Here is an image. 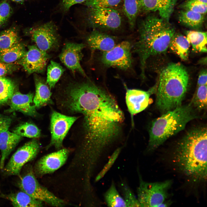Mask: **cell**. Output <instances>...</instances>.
I'll use <instances>...</instances> for the list:
<instances>
[{"instance_id":"cell-1","label":"cell","mask_w":207,"mask_h":207,"mask_svg":"<svg viewBox=\"0 0 207 207\" xmlns=\"http://www.w3.org/2000/svg\"><path fill=\"white\" fill-rule=\"evenodd\" d=\"M57 87L54 98L57 108L67 115H80L72 136L83 160L97 164L119 136L123 112L111 94L89 78L69 81Z\"/></svg>"},{"instance_id":"cell-2","label":"cell","mask_w":207,"mask_h":207,"mask_svg":"<svg viewBox=\"0 0 207 207\" xmlns=\"http://www.w3.org/2000/svg\"><path fill=\"white\" fill-rule=\"evenodd\" d=\"M207 128L194 127L177 143L171 160L177 170L195 183L207 179Z\"/></svg>"},{"instance_id":"cell-3","label":"cell","mask_w":207,"mask_h":207,"mask_svg":"<svg viewBox=\"0 0 207 207\" xmlns=\"http://www.w3.org/2000/svg\"><path fill=\"white\" fill-rule=\"evenodd\" d=\"M139 31V39L135 44L134 51L139 57L141 76L144 79L147 60L166 51L175 30L169 21L149 15L141 21Z\"/></svg>"},{"instance_id":"cell-4","label":"cell","mask_w":207,"mask_h":207,"mask_svg":"<svg viewBox=\"0 0 207 207\" xmlns=\"http://www.w3.org/2000/svg\"><path fill=\"white\" fill-rule=\"evenodd\" d=\"M189 75L179 63H171L162 70L156 90V104L163 114L181 105L189 85Z\"/></svg>"},{"instance_id":"cell-5","label":"cell","mask_w":207,"mask_h":207,"mask_svg":"<svg viewBox=\"0 0 207 207\" xmlns=\"http://www.w3.org/2000/svg\"><path fill=\"white\" fill-rule=\"evenodd\" d=\"M191 102L164 113L154 120L149 130L148 150H154L168 139L184 130L187 124L198 118Z\"/></svg>"},{"instance_id":"cell-6","label":"cell","mask_w":207,"mask_h":207,"mask_svg":"<svg viewBox=\"0 0 207 207\" xmlns=\"http://www.w3.org/2000/svg\"><path fill=\"white\" fill-rule=\"evenodd\" d=\"M87 7L81 17L82 24L85 26L112 30L121 26L122 17L116 9Z\"/></svg>"},{"instance_id":"cell-7","label":"cell","mask_w":207,"mask_h":207,"mask_svg":"<svg viewBox=\"0 0 207 207\" xmlns=\"http://www.w3.org/2000/svg\"><path fill=\"white\" fill-rule=\"evenodd\" d=\"M172 181L148 182L139 176V184L137 189V198L142 207H162L168 196V190Z\"/></svg>"},{"instance_id":"cell-8","label":"cell","mask_w":207,"mask_h":207,"mask_svg":"<svg viewBox=\"0 0 207 207\" xmlns=\"http://www.w3.org/2000/svg\"><path fill=\"white\" fill-rule=\"evenodd\" d=\"M18 185L21 191L33 198L51 206L59 207L65 204L63 200L57 197L39 183L32 168L21 177Z\"/></svg>"},{"instance_id":"cell-9","label":"cell","mask_w":207,"mask_h":207,"mask_svg":"<svg viewBox=\"0 0 207 207\" xmlns=\"http://www.w3.org/2000/svg\"><path fill=\"white\" fill-rule=\"evenodd\" d=\"M37 46L47 52L55 50L59 46L60 36L57 26L49 21L26 30Z\"/></svg>"},{"instance_id":"cell-10","label":"cell","mask_w":207,"mask_h":207,"mask_svg":"<svg viewBox=\"0 0 207 207\" xmlns=\"http://www.w3.org/2000/svg\"><path fill=\"white\" fill-rule=\"evenodd\" d=\"M40 148L39 141L33 139L18 149L4 166L3 170L8 175H18L23 166L34 159Z\"/></svg>"},{"instance_id":"cell-11","label":"cell","mask_w":207,"mask_h":207,"mask_svg":"<svg viewBox=\"0 0 207 207\" xmlns=\"http://www.w3.org/2000/svg\"><path fill=\"white\" fill-rule=\"evenodd\" d=\"M132 46L128 41H124L110 50L102 52L100 60L101 63L108 67H115L123 70L131 68L132 59Z\"/></svg>"},{"instance_id":"cell-12","label":"cell","mask_w":207,"mask_h":207,"mask_svg":"<svg viewBox=\"0 0 207 207\" xmlns=\"http://www.w3.org/2000/svg\"><path fill=\"white\" fill-rule=\"evenodd\" d=\"M78 118V116L67 115L52 110L50 116L51 139L47 148L53 146L58 150L62 149L64 138Z\"/></svg>"},{"instance_id":"cell-13","label":"cell","mask_w":207,"mask_h":207,"mask_svg":"<svg viewBox=\"0 0 207 207\" xmlns=\"http://www.w3.org/2000/svg\"><path fill=\"white\" fill-rule=\"evenodd\" d=\"M50 58L47 52L40 49L36 45L28 46L23 55L16 61L29 74L42 73Z\"/></svg>"},{"instance_id":"cell-14","label":"cell","mask_w":207,"mask_h":207,"mask_svg":"<svg viewBox=\"0 0 207 207\" xmlns=\"http://www.w3.org/2000/svg\"><path fill=\"white\" fill-rule=\"evenodd\" d=\"M70 152L69 149L62 148L43 156L35 164L34 173L41 177L53 172L64 164Z\"/></svg>"},{"instance_id":"cell-15","label":"cell","mask_w":207,"mask_h":207,"mask_svg":"<svg viewBox=\"0 0 207 207\" xmlns=\"http://www.w3.org/2000/svg\"><path fill=\"white\" fill-rule=\"evenodd\" d=\"M86 45L83 43L68 42L64 45L60 55V61L73 73L78 72L88 78L80 64L82 51Z\"/></svg>"},{"instance_id":"cell-16","label":"cell","mask_w":207,"mask_h":207,"mask_svg":"<svg viewBox=\"0 0 207 207\" xmlns=\"http://www.w3.org/2000/svg\"><path fill=\"white\" fill-rule=\"evenodd\" d=\"M158 83L147 91L138 89H126L125 100L132 118L145 110L148 106L151 95L156 92Z\"/></svg>"},{"instance_id":"cell-17","label":"cell","mask_w":207,"mask_h":207,"mask_svg":"<svg viewBox=\"0 0 207 207\" xmlns=\"http://www.w3.org/2000/svg\"><path fill=\"white\" fill-rule=\"evenodd\" d=\"M33 97L32 93L23 94L19 92H14L10 99V107L6 112L17 111L31 116H37L38 113L33 103Z\"/></svg>"},{"instance_id":"cell-18","label":"cell","mask_w":207,"mask_h":207,"mask_svg":"<svg viewBox=\"0 0 207 207\" xmlns=\"http://www.w3.org/2000/svg\"><path fill=\"white\" fill-rule=\"evenodd\" d=\"M177 0H140L141 12H158L161 18L169 21Z\"/></svg>"},{"instance_id":"cell-19","label":"cell","mask_w":207,"mask_h":207,"mask_svg":"<svg viewBox=\"0 0 207 207\" xmlns=\"http://www.w3.org/2000/svg\"><path fill=\"white\" fill-rule=\"evenodd\" d=\"M87 43L92 51H108L116 44L115 38L110 35L95 30L87 37Z\"/></svg>"},{"instance_id":"cell-20","label":"cell","mask_w":207,"mask_h":207,"mask_svg":"<svg viewBox=\"0 0 207 207\" xmlns=\"http://www.w3.org/2000/svg\"><path fill=\"white\" fill-rule=\"evenodd\" d=\"M22 137L8 130L0 133V150L1 155L0 169H3L7 158L22 139Z\"/></svg>"},{"instance_id":"cell-21","label":"cell","mask_w":207,"mask_h":207,"mask_svg":"<svg viewBox=\"0 0 207 207\" xmlns=\"http://www.w3.org/2000/svg\"><path fill=\"white\" fill-rule=\"evenodd\" d=\"M35 83L36 91L33 102L36 108L54 103L51 98V89L46 81L41 78L36 76Z\"/></svg>"},{"instance_id":"cell-22","label":"cell","mask_w":207,"mask_h":207,"mask_svg":"<svg viewBox=\"0 0 207 207\" xmlns=\"http://www.w3.org/2000/svg\"><path fill=\"white\" fill-rule=\"evenodd\" d=\"M1 196L9 200L14 207H39L43 206L42 202L33 198L21 190Z\"/></svg>"},{"instance_id":"cell-23","label":"cell","mask_w":207,"mask_h":207,"mask_svg":"<svg viewBox=\"0 0 207 207\" xmlns=\"http://www.w3.org/2000/svg\"><path fill=\"white\" fill-rule=\"evenodd\" d=\"M190 46L186 36L175 33L170 40L168 48L181 60L186 61L188 58Z\"/></svg>"},{"instance_id":"cell-24","label":"cell","mask_w":207,"mask_h":207,"mask_svg":"<svg viewBox=\"0 0 207 207\" xmlns=\"http://www.w3.org/2000/svg\"><path fill=\"white\" fill-rule=\"evenodd\" d=\"M186 35L191 46L193 52L196 53H206V32L189 30L187 32Z\"/></svg>"},{"instance_id":"cell-25","label":"cell","mask_w":207,"mask_h":207,"mask_svg":"<svg viewBox=\"0 0 207 207\" xmlns=\"http://www.w3.org/2000/svg\"><path fill=\"white\" fill-rule=\"evenodd\" d=\"M178 19L184 26L196 29L202 25L204 20V15L189 10L183 9L179 14Z\"/></svg>"},{"instance_id":"cell-26","label":"cell","mask_w":207,"mask_h":207,"mask_svg":"<svg viewBox=\"0 0 207 207\" xmlns=\"http://www.w3.org/2000/svg\"><path fill=\"white\" fill-rule=\"evenodd\" d=\"M26 51L24 46L20 42L10 47L0 49V61L7 63L16 62Z\"/></svg>"},{"instance_id":"cell-27","label":"cell","mask_w":207,"mask_h":207,"mask_svg":"<svg viewBox=\"0 0 207 207\" xmlns=\"http://www.w3.org/2000/svg\"><path fill=\"white\" fill-rule=\"evenodd\" d=\"M122 2L124 14L127 18L130 28L133 29L140 13V0H122Z\"/></svg>"},{"instance_id":"cell-28","label":"cell","mask_w":207,"mask_h":207,"mask_svg":"<svg viewBox=\"0 0 207 207\" xmlns=\"http://www.w3.org/2000/svg\"><path fill=\"white\" fill-rule=\"evenodd\" d=\"M104 197L105 202L108 207H126L123 198L119 193L113 181L104 193Z\"/></svg>"},{"instance_id":"cell-29","label":"cell","mask_w":207,"mask_h":207,"mask_svg":"<svg viewBox=\"0 0 207 207\" xmlns=\"http://www.w3.org/2000/svg\"><path fill=\"white\" fill-rule=\"evenodd\" d=\"M18 29L15 26L0 32V49L10 47L19 42Z\"/></svg>"},{"instance_id":"cell-30","label":"cell","mask_w":207,"mask_h":207,"mask_svg":"<svg viewBox=\"0 0 207 207\" xmlns=\"http://www.w3.org/2000/svg\"><path fill=\"white\" fill-rule=\"evenodd\" d=\"M65 71L59 64L51 61L47 68L46 82L50 89L54 88Z\"/></svg>"},{"instance_id":"cell-31","label":"cell","mask_w":207,"mask_h":207,"mask_svg":"<svg viewBox=\"0 0 207 207\" xmlns=\"http://www.w3.org/2000/svg\"><path fill=\"white\" fill-rule=\"evenodd\" d=\"M16 86L11 79L0 76V105L7 103L14 93Z\"/></svg>"},{"instance_id":"cell-32","label":"cell","mask_w":207,"mask_h":207,"mask_svg":"<svg viewBox=\"0 0 207 207\" xmlns=\"http://www.w3.org/2000/svg\"><path fill=\"white\" fill-rule=\"evenodd\" d=\"M207 85L198 86L191 101L195 109L199 111L207 108Z\"/></svg>"},{"instance_id":"cell-33","label":"cell","mask_w":207,"mask_h":207,"mask_svg":"<svg viewBox=\"0 0 207 207\" xmlns=\"http://www.w3.org/2000/svg\"><path fill=\"white\" fill-rule=\"evenodd\" d=\"M13 132L22 137L36 138L41 136L40 129L34 124L26 122L17 127Z\"/></svg>"},{"instance_id":"cell-34","label":"cell","mask_w":207,"mask_h":207,"mask_svg":"<svg viewBox=\"0 0 207 207\" xmlns=\"http://www.w3.org/2000/svg\"><path fill=\"white\" fill-rule=\"evenodd\" d=\"M122 0H87L82 4L87 7L116 9Z\"/></svg>"},{"instance_id":"cell-35","label":"cell","mask_w":207,"mask_h":207,"mask_svg":"<svg viewBox=\"0 0 207 207\" xmlns=\"http://www.w3.org/2000/svg\"><path fill=\"white\" fill-rule=\"evenodd\" d=\"M121 188L126 207H141L140 204L133 192L125 183L121 184Z\"/></svg>"},{"instance_id":"cell-36","label":"cell","mask_w":207,"mask_h":207,"mask_svg":"<svg viewBox=\"0 0 207 207\" xmlns=\"http://www.w3.org/2000/svg\"><path fill=\"white\" fill-rule=\"evenodd\" d=\"M180 7L205 15L207 12V4L195 0H187L181 4Z\"/></svg>"},{"instance_id":"cell-37","label":"cell","mask_w":207,"mask_h":207,"mask_svg":"<svg viewBox=\"0 0 207 207\" xmlns=\"http://www.w3.org/2000/svg\"><path fill=\"white\" fill-rule=\"evenodd\" d=\"M122 149V147H118L113 153L108 162L95 177V182H97L100 180L109 170L118 158L121 152Z\"/></svg>"},{"instance_id":"cell-38","label":"cell","mask_w":207,"mask_h":207,"mask_svg":"<svg viewBox=\"0 0 207 207\" xmlns=\"http://www.w3.org/2000/svg\"><path fill=\"white\" fill-rule=\"evenodd\" d=\"M13 11L7 0L0 1V27L4 26L7 23Z\"/></svg>"},{"instance_id":"cell-39","label":"cell","mask_w":207,"mask_h":207,"mask_svg":"<svg viewBox=\"0 0 207 207\" xmlns=\"http://www.w3.org/2000/svg\"><path fill=\"white\" fill-rule=\"evenodd\" d=\"M87 0H59L56 8V12L65 14L68 12L73 5L78 4H83Z\"/></svg>"},{"instance_id":"cell-40","label":"cell","mask_w":207,"mask_h":207,"mask_svg":"<svg viewBox=\"0 0 207 207\" xmlns=\"http://www.w3.org/2000/svg\"><path fill=\"white\" fill-rule=\"evenodd\" d=\"M17 67L16 64L7 63L0 61V76L12 73L17 69Z\"/></svg>"},{"instance_id":"cell-41","label":"cell","mask_w":207,"mask_h":207,"mask_svg":"<svg viewBox=\"0 0 207 207\" xmlns=\"http://www.w3.org/2000/svg\"><path fill=\"white\" fill-rule=\"evenodd\" d=\"M12 120L9 116L0 114V133L8 130Z\"/></svg>"},{"instance_id":"cell-42","label":"cell","mask_w":207,"mask_h":207,"mask_svg":"<svg viewBox=\"0 0 207 207\" xmlns=\"http://www.w3.org/2000/svg\"><path fill=\"white\" fill-rule=\"evenodd\" d=\"M206 69H204L200 72L198 77V86L202 85H207V75Z\"/></svg>"},{"instance_id":"cell-43","label":"cell","mask_w":207,"mask_h":207,"mask_svg":"<svg viewBox=\"0 0 207 207\" xmlns=\"http://www.w3.org/2000/svg\"><path fill=\"white\" fill-rule=\"evenodd\" d=\"M13 1L18 3H22L24 2L25 1L28 0H10Z\"/></svg>"},{"instance_id":"cell-44","label":"cell","mask_w":207,"mask_h":207,"mask_svg":"<svg viewBox=\"0 0 207 207\" xmlns=\"http://www.w3.org/2000/svg\"><path fill=\"white\" fill-rule=\"evenodd\" d=\"M207 4V0H195Z\"/></svg>"}]
</instances>
